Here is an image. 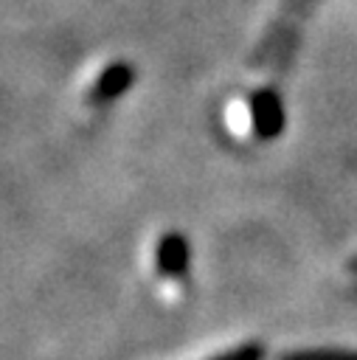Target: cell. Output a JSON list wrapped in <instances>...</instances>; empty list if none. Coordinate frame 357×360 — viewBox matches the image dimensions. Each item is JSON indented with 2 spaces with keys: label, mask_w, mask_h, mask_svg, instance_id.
I'll use <instances>...</instances> for the list:
<instances>
[{
  "label": "cell",
  "mask_w": 357,
  "mask_h": 360,
  "mask_svg": "<svg viewBox=\"0 0 357 360\" xmlns=\"http://www.w3.org/2000/svg\"><path fill=\"white\" fill-rule=\"evenodd\" d=\"M250 124L261 141L275 138L284 129V104L273 87H259L250 96Z\"/></svg>",
  "instance_id": "cell-1"
},
{
  "label": "cell",
  "mask_w": 357,
  "mask_h": 360,
  "mask_svg": "<svg viewBox=\"0 0 357 360\" xmlns=\"http://www.w3.org/2000/svg\"><path fill=\"white\" fill-rule=\"evenodd\" d=\"M132 82H135V68H132L129 62H112V65H107V68L98 73V79H96L93 87L87 90V101L96 104V107H98V104H110V101H115L118 96H124Z\"/></svg>",
  "instance_id": "cell-2"
},
{
  "label": "cell",
  "mask_w": 357,
  "mask_h": 360,
  "mask_svg": "<svg viewBox=\"0 0 357 360\" xmlns=\"http://www.w3.org/2000/svg\"><path fill=\"white\" fill-rule=\"evenodd\" d=\"M188 242L183 233H166L160 236L157 242V250H155V264L163 276H171V278H180L186 276L188 270Z\"/></svg>",
  "instance_id": "cell-3"
},
{
  "label": "cell",
  "mask_w": 357,
  "mask_h": 360,
  "mask_svg": "<svg viewBox=\"0 0 357 360\" xmlns=\"http://www.w3.org/2000/svg\"><path fill=\"white\" fill-rule=\"evenodd\" d=\"M278 360H357V349H332V346L295 349V352L281 354Z\"/></svg>",
  "instance_id": "cell-4"
},
{
  "label": "cell",
  "mask_w": 357,
  "mask_h": 360,
  "mask_svg": "<svg viewBox=\"0 0 357 360\" xmlns=\"http://www.w3.org/2000/svg\"><path fill=\"white\" fill-rule=\"evenodd\" d=\"M208 360H264V346L250 340V343H239V346H233L228 352H219V354H214Z\"/></svg>",
  "instance_id": "cell-5"
},
{
  "label": "cell",
  "mask_w": 357,
  "mask_h": 360,
  "mask_svg": "<svg viewBox=\"0 0 357 360\" xmlns=\"http://www.w3.org/2000/svg\"><path fill=\"white\" fill-rule=\"evenodd\" d=\"M351 270H357V256H354V259H351Z\"/></svg>",
  "instance_id": "cell-6"
}]
</instances>
